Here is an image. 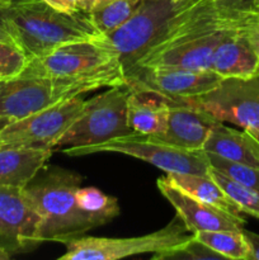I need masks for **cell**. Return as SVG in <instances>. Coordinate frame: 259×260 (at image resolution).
Segmentation results:
<instances>
[{"label":"cell","instance_id":"cell-30","mask_svg":"<svg viewBox=\"0 0 259 260\" xmlns=\"http://www.w3.org/2000/svg\"><path fill=\"white\" fill-rule=\"evenodd\" d=\"M243 235L245 240L248 241L249 249H250L249 260H259V235L249 230H245V229H243Z\"/></svg>","mask_w":259,"mask_h":260},{"label":"cell","instance_id":"cell-29","mask_svg":"<svg viewBox=\"0 0 259 260\" xmlns=\"http://www.w3.org/2000/svg\"><path fill=\"white\" fill-rule=\"evenodd\" d=\"M46 4L52 7L53 9L60 10L62 13H75L79 10V2L80 0H42Z\"/></svg>","mask_w":259,"mask_h":260},{"label":"cell","instance_id":"cell-15","mask_svg":"<svg viewBox=\"0 0 259 260\" xmlns=\"http://www.w3.org/2000/svg\"><path fill=\"white\" fill-rule=\"evenodd\" d=\"M210 70L222 79L250 78L259 74L258 56L236 25L226 30L213 51Z\"/></svg>","mask_w":259,"mask_h":260},{"label":"cell","instance_id":"cell-7","mask_svg":"<svg viewBox=\"0 0 259 260\" xmlns=\"http://www.w3.org/2000/svg\"><path fill=\"white\" fill-rule=\"evenodd\" d=\"M184 0H142L128 20L103 40L117 53L124 73L165 35Z\"/></svg>","mask_w":259,"mask_h":260},{"label":"cell","instance_id":"cell-35","mask_svg":"<svg viewBox=\"0 0 259 260\" xmlns=\"http://www.w3.org/2000/svg\"><path fill=\"white\" fill-rule=\"evenodd\" d=\"M10 122H13L12 119H9V118H3V117H0V131H2L3 128H5V127H7L8 124L10 123Z\"/></svg>","mask_w":259,"mask_h":260},{"label":"cell","instance_id":"cell-12","mask_svg":"<svg viewBox=\"0 0 259 260\" xmlns=\"http://www.w3.org/2000/svg\"><path fill=\"white\" fill-rule=\"evenodd\" d=\"M157 188L175 208L177 215L190 234L217 230L241 231L244 229L245 220L243 216L233 215L190 197L165 177L157 179Z\"/></svg>","mask_w":259,"mask_h":260},{"label":"cell","instance_id":"cell-16","mask_svg":"<svg viewBox=\"0 0 259 260\" xmlns=\"http://www.w3.org/2000/svg\"><path fill=\"white\" fill-rule=\"evenodd\" d=\"M51 155V149L0 147V185L24 188Z\"/></svg>","mask_w":259,"mask_h":260},{"label":"cell","instance_id":"cell-36","mask_svg":"<svg viewBox=\"0 0 259 260\" xmlns=\"http://www.w3.org/2000/svg\"><path fill=\"white\" fill-rule=\"evenodd\" d=\"M13 0H0V7H5V5H9Z\"/></svg>","mask_w":259,"mask_h":260},{"label":"cell","instance_id":"cell-1","mask_svg":"<svg viewBox=\"0 0 259 260\" xmlns=\"http://www.w3.org/2000/svg\"><path fill=\"white\" fill-rule=\"evenodd\" d=\"M0 15L28 60L66 43L102 37L88 13H62L42 0H13L0 7Z\"/></svg>","mask_w":259,"mask_h":260},{"label":"cell","instance_id":"cell-32","mask_svg":"<svg viewBox=\"0 0 259 260\" xmlns=\"http://www.w3.org/2000/svg\"><path fill=\"white\" fill-rule=\"evenodd\" d=\"M103 2H107V0H80L79 2V10L84 13H88L89 10H91L94 7H96V5Z\"/></svg>","mask_w":259,"mask_h":260},{"label":"cell","instance_id":"cell-20","mask_svg":"<svg viewBox=\"0 0 259 260\" xmlns=\"http://www.w3.org/2000/svg\"><path fill=\"white\" fill-rule=\"evenodd\" d=\"M76 203L93 228L108 223L119 215L117 198L106 194L98 188L80 185L76 190Z\"/></svg>","mask_w":259,"mask_h":260},{"label":"cell","instance_id":"cell-8","mask_svg":"<svg viewBox=\"0 0 259 260\" xmlns=\"http://www.w3.org/2000/svg\"><path fill=\"white\" fill-rule=\"evenodd\" d=\"M69 156H83L95 152H117L146 161L167 173L208 174L210 164L203 150H188L149 136L132 132L90 147H69L62 150Z\"/></svg>","mask_w":259,"mask_h":260},{"label":"cell","instance_id":"cell-25","mask_svg":"<svg viewBox=\"0 0 259 260\" xmlns=\"http://www.w3.org/2000/svg\"><path fill=\"white\" fill-rule=\"evenodd\" d=\"M27 62L28 57L17 45L0 41V81L19 76Z\"/></svg>","mask_w":259,"mask_h":260},{"label":"cell","instance_id":"cell-6","mask_svg":"<svg viewBox=\"0 0 259 260\" xmlns=\"http://www.w3.org/2000/svg\"><path fill=\"white\" fill-rule=\"evenodd\" d=\"M127 86H111L108 90L88 99L78 118L58 137L53 149L90 147L113 139L131 135L127 123Z\"/></svg>","mask_w":259,"mask_h":260},{"label":"cell","instance_id":"cell-14","mask_svg":"<svg viewBox=\"0 0 259 260\" xmlns=\"http://www.w3.org/2000/svg\"><path fill=\"white\" fill-rule=\"evenodd\" d=\"M167 101L169 102L167 129L161 135L152 137L183 149L203 150L211 129L220 121L183 102Z\"/></svg>","mask_w":259,"mask_h":260},{"label":"cell","instance_id":"cell-24","mask_svg":"<svg viewBox=\"0 0 259 260\" xmlns=\"http://www.w3.org/2000/svg\"><path fill=\"white\" fill-rule=\"evenodd\" d=\"M205 154L211 168L220 172L221 174L226 175L230 179L259 192V168L233 161V160L225 159V157H221L212 152L205 151Z\"/></svg>","mask_w":259,"mask_h":260},{"label":"cell","instance_id":"cell-21","mask_svg":"<svg viewBox=\"0 0 259 260\" xmlns=\"http://www.w3.org/2000/svg\"><path fill=\"white\" fill-rule=\"evenodd\" d=\"M142 0H107L89 10L88 15L102 36H107L127 22Z\"/></svg>","mask_w":259,"mask_h":260},{"label":"cell","instance_id":"cell-34","mask_svg":"<svg viewBox=\"0 0 259 260\" xmlns=\"http://www.w3.org/2000/svg\"><path fill=\"white\" fill-rule=\"evenodd\" d=\"M8 259H10V253L8 251L7 248L0 246V260H8Z\"/></svg>","mask_w":259,"mask_h":260},{"label":"cell","instance_id":"cell-13","mask_svg":"<svg viewBox=\"0 0 259 260\" xmlns=\"http://www.w3.org/2000/svg\"><path fill=\"white\" fill-rule=\"evenodd\" d=\"M41 217L23 188L0 185V238L17 248L40 244Z\"/></svg>","mask_w":259,"mask_h":260},{"label":"cell","instance_id":"cell-31","mask_svg":"<svg viewBox=\"0 0 259 260\" xmlns=\"http://www.w3.org/2000/svg\"><path fill=\"white\" fill-rule=\"evenodd\" d=\"M0 41H3V42L13 43V45H17L12 32H10V29L8 28L7 23H5V20L3 19L2 15H0Z\"/></svg>","mask_w":259,"mask_h":260},{"label":"cell","instance_id":"cell-11","mask_svg":"<svg viewBox=\"0 0 259 260\" xmlns=\"http://www.w3.org/2000/svg\"><path fill=\"white\" fill-rule=\"evenodd\" d=\"M211 70H188L174 66H137L126 73V85L131 91L150 93L178 101L201 95L221 81Z\"/></svg>","mask_w":259,"mask_h":260},{"label":"cell","instance_id":"cell-28","mask_svg":"<svg viewBox=\"0 0 259 260\" xmlns=\"http://www.w3.org/2000/svg\"><path fill=\"white\" fill-rule=\"evenodd\" d=\"M215 3L220 9L234 14H244L258 9L256 0H215Z\"/></svg>","mask_w":259,"mask_h":260},{"label":"cell","instance_id":"cell-3","mask_svg":"<svg viewBox=\"0 0 259 260\" xmlns=\"http://www.w3.org/2000/svg\"><path fill=\"white\" fill-rule=\"evenodd\" d=\"M111 86L122 85L108 78L15 76L0 81V117L17 121L74 96Z\"/></svg>","mask_w":259,"mask_h":260},{"label":"cell","instance_id":"cell-2","mask_svg":"<svg viewBox=\"0 0 259 260\" xmlns=\"http://www.w3.org/2000/svg\"><path fill=\"white\" fill-rule=\"evenodd\" d=\"M81 180L76 172L46 164L23 188L41 217L40 243H63L94 229L76 203Z\"/></svg>","mask_w":259,"mask_h":260},{"label":"cell","instance_id":"cell-18","mask_svg":"<svg viewBox=\"0 0 259 260\" xmlns=\"http://www.w3.org/2000/svg\"><path fill=\"white\" fill-rule=\"evenodd\" d=\"M203 151L212 152L233 161L259 168V149L245 131L230 128L217 122L211 129Z\"/></svg>","mask_w":259,"mask_h":260},{"label":"cell","instance_id":"cell-17","mask_svg":"<svg viewBox=\"0 0 259 260\" xmlns=\"http://www.w3.org/2000/svg\"><path fill=\"white\" fill-rule=\"evenodd\" d=\"M169 102L150 93L130 90L127 98V123L136 134L157 136L167 129Z\"/></svg>","mask_w":259,"mask_h":260},{"label":"cell","instance_id":"cell-5","mask_svg":"<svg viewBox=\"0 0 259 260\" xmlns=\"http://www.w3.org/2000/svg\"><path fill=\"white\" fill-rule=\"evenodd\" d=\"M193 238L179 216L165 228L136 238H94L78 236L63 241L66 251L60 260H117L140 254L152 253V259L160 260L178 246Z\"/></svg>","mask_w":259,"mask_h":260},{"label":"cell","instance_id":"cell-33","mask_svg":"<svg viewBox=\"0 0 259 260\" xmlns=\"http://www.w3.org/2000/svg\"><path fill=\"white\" fill-rule=\"evenodd\" d=\"M249 136L251 137L254 142H255L256 147L259 149V126H254V127H248V128H243Z\"/></svg>","mask_w":259,"mask_h":260},{"label":"cell","instance_id":"cell-37","mask_svg":"<svg viewBox=\"0 0 259 260\" xmlns=\"http://www.w3.org/2000/svg\"><path fill=\"white\" fill-rule=\"evenodd\" d=\"M259 4V0H256V5H258Z\"/></svg>","mask_w":259,"mask_h":260},{"label":"cell","instance_id":"cell-9","mask_svg":"<svg viewBox=\"0 0 259 260\" xmlns=\"http://www.w3.org/2000/svg\"><path fill=\"white\" fill-rule=\"evenodd\" d=\"M178 101L222 123L228 122L241 128L259 126V74L250 78L221 79L207 93Z\"/></svg>","mask_w":259,"mask_h":260},{"label":"cell","instance_id":"cell-23","mask_svg":"<svg viewBox=\"0 0 259 260\" xmlns=\"http://www.w3.org/2000/svg\"><path fill=\"white\" fill-rule=\"evenodd\" d=\"M208 174L215 179V182L220 185L221 189L226 193V196L240 208L241 212L248 213V215L253 216V217L259 218L258 190L230 179V178L221 174L220 172H217V170H215L211 167L208 169Z\"/></svg>","mask_w":259,"mask_h":260},{"label":"cell","instance_id":"cell-19","mask_svg":"<svg viewBox=\"0 0 259 260\" xmlns=\"http://www.w3.org/2000/svg\"><path fill=\"white\" fill-rule=\"evenodd\" d=\"M168 180L187 193L190 197L205 202L207 205L217 207L233 215L241 216V211L226 193L221 189L220 185L215 182L210 174H179V173H168Z\"/></svg>","mask_w":259,"mask_h":260},{"label":"cell","instance_id":"cell-22","mask_svg":"<svg viewBox=\"0 0 259 260\" xmlns=\"http://www.w3.org/2000/svg\"><path fill=\"white\" fill-rule=\"evenodd\" d=\"M195 239L205 244L223 259L249 260L250 249L241 231L217 230L198 231L193 234Z\"/></svg>","mask_w":259,"mask_h":260},{"label":"cell","instance_id":"cell-4","mask_svg":"<svg viewBox=\"0 0 259 260\" xmlns=\"http://www.w3.org/2000/svg\"><path fill=\"white\" fill-rule=\"evenodd\" d=\"M23 76L45 78H108L126 85V73L117 53L103 40L66 43L38 57L29 58Z\"/></svg>","mask_w":259,"mask_h":260},{"label":"cell","instance_id":"cell-27","mask_svg":"<svg viewBox=\"0 0 259 260\" xmlns=\"http://www.w3.org/2000/svg\"><path fill=\"white\" fill-rule=\"evenodd\" d=\"M236 28L243 33L259 58V9L239 15Z\"/></svg>","mask_w":259,"mask_h":260},{"label":"cell","instance_id":"cell-10","mask_svg":"<svg viewBox=\"0 0 259 260\" xmlns=\"http://www.w3.org/2000/svg\"><path fill=\"white\" fill-rule=\"evenodd\" d=\"M85 99L78 95L35 114L17 119L0 131V147L51 149L84 108Z\"/></svg>","mask_w":259,"mask_h":260},{"label":"cell","instance_id":"cell-26","mask_svg":"<svg viewBox=\"0 0 259 260\" xmlns=\"http://www.w3.org/2000/svg\"><path fill=\"white\" fill-rule=\"evenodd\" d=\"M187 259V260H205V259H223L222 256L218 255L216 251H213L212 249H210L208 246H206L205 244H202L201 241H198L197 239H195L193 236L189 241H187L183 245L178 246L177 249H174L170 253L165 254L161 259Z\"/></svg>","mask_w":259,"mask_h":260}]
</instances>
